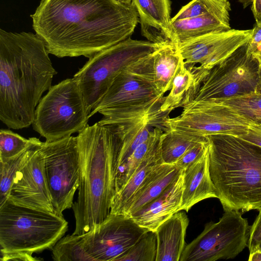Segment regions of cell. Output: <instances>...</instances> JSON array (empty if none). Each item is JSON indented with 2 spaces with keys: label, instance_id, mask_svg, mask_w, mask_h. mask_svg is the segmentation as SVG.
Masks as SVG:
<instances>
[{
  "label": "cell",
  "instance_id": "6da1fadb",
  "mask_svg": "<svg viewBox=\"0 0 261 261\" xmlns=\"http://www.w3.org/2000/svg\"><path fill=\"white\" fill-rule=\"evenodd\" d=\"M33 28L59 58L98 52L130 37L139 22L133 4L114 0H41Z\"/></svg>",
  "mask_w": 261,
  "mask_h": 261
},
{
  "label": "cell",
  "instance_id": "7a4b0ae2",
  "mask_svg": "<svg viewBox=\"0 0 261 261\" xmlns=\"http://www.w3.org/2000/svg\"><path fill=\"white\" fill-rule=\"evenodd\" d=\"M36 33L0 29V120L10 128L28 127L57 71Z\"/></svg>",
  "mask_w": 261,
  "mask_h": 261
},
{
  "label": "cell",
  "instance_id": "3957f363",
  "mask_svg": "<svg viewBox=\"0 0 261 261\" xmlns=\"http://www.w3.org/2000/svg\"><path fill=\"white\" fill-rule=\"evenodd\" d=\"M76 137L80 185L72 207L75 220L73 234L83 235L111 214L122 139L118 125L98 122L87 124Z\"/></svg>",
  "mask_w": 261,
  "mask_h": 261
},
{
  "label": "cell",
  "instance_id": "277c9868",
  "mask_svg": "<svg viewBox=\"0 0 261 261\" xmlns=\"http://www.w3.org/2000/svg\"><path fill=\"white\" fill-rule=\"evenodd\" d=\"M210 176L224 210H261V147L239 136L212 135Z\"/></svg>",
  "mask_w": 261,
  "mask_h": 261
},
{
  "label": "cell",
  "instance_id": "5b68a950",
  "mask_svg": "<svg viewBox=\"0 0 261 261\" xmlns=\"http://www.w3.org/2000/svg\"><path fill=\"white\" fill-rule=\"evenodd\" d=\"M68 228L63 215L22 206L8 198L0 205L1 260H42L33 254L51 250Z\"/></svg>",
  "mask_w": 261,
  "mask_h": 261
},
{
  "label": "cell",
  "instance_id": "8992f818",
  "mask_svg": "<svg viewBox=\"0 0 261 261\" xmlns=\"http://www.w3.org/2000/svg\"><path fill=\"white\" fill-rule=\"evenodd\" d=\"M152 84L126 69L115 79L89 115L99 113L103 124H122L150 119L162 127L169 114L160 110L165 96Z\"/></svg>",
  "mask_w": 261,
  "mask_h": 261
},
{
  "label": "cell",
  "instance_id": "52a82bcc",
  "mask_svg": "<svg viewBox=\"0 0 261 261\" xmlns=\"http://www.w3.org/2000/svg\"><path fill=\"white\" fill-rule=\"evenodd\" d=\"M164 44L129 37L89 58L73 77L83 94L89 115L122 71Z\"/></svg>",
  "mask_w": 261,
  "mask_h": 261
},
{
  "label": "cell",
  "instance_id": "ba28073f",
  "mask_svg": "<svg viewBox=\"0 0 261 261\" xmlns=\"http://www.w3.org/2000/svg\"><path fill=\"white\" fill-rule=\"evenodd\" d=\"M89 113L81 90L73 78L52 86L37 105L32 125L46 141L59 140L82 130Z\"/></svg>",
  "mask_w": 261,
  "mask_h": 261
},
{
  "label": "cell",
  "instance_id": "9c48e42d",
  "mask_svg": "<svg viewBox=\"0 0 261 261\" xmlns=\"http://www.w3.org/2000/svg\"><path fill=\"white\" fill-rule=\"evenodd\" d=\"M218 222L205 224L202 232L184 248L179 261H215L233 258L248 247L251 226L238 210H225Z\"/></svg>",
  "mask_w": 261,
  "mask_h": 261
},
{
  "label": "cell",
  "instance_id": "30bf717a",
  "mask_svg": "<svg viewBox=\"0 0 261 261\" xmlns=\"http://www.w3.org/2000/svg\"><path fill=\"white\" fill-rule=\"evenodd\" d=\"M247 42L210 70L192 100L220 101L256 91L261 71Z\"/></svg>",
  "mask_w": 261,
  "mask_h": 261
},
{
  "label": "cell",
  "instance_id": "8fae6325",
  "mask_svg": "<svg viewBox=\"0 0 261 261\" xmlns=\"http://www.w3.org/2000/svg\"><path fill=\"white\" fill-rule=\"evenodd\" d=\"M252 123L229 106L213 100L191 101L181 114L165 119L164 132L175 130L196 137L216 134L241 136Z\"/></svg>",
  "mask_w": 261,
  "mask_h": 261
},
{
  "label": "cell",
  "instance_id": "7c38bea8",
  "mask_svg": "<svg viewBox=\"0 0 261 261\" xmlns=\"http://www.w3.org/2000/svg\"><path fill=\"white\" fill-rule=\"evenodd\" d=\"M41 150L55 211L63 215L65 210L72 207L80 185L77 137L42 142Z\"/></svg>",
  "mask_w": 261,
  "mask_h": 261
},
{
  "label": "cell",
  "instance_id": "4fadbf2b",
  "mask_svg": "<svg viewBox=\"0 0 261 261\" xmlns=\"http://www.w3.org/2000/svg\"><path fill=\"white\" fill-rule=\"evenodd\" d=\"M252 29L236 30L204 35L177 46L187 68L200 85L210 70L230 56L250 38Z\"/></svg>",
  "mask_w": 261,
  "mask_h": 261
},
{
  "label": "cell",
  "instance_id": "5bb4252c",
  "mask_svg": "<svg viewBox=\"0 0 261 261\" xmlns=\"http://www.w3.org/2000/svg\"><path fill=\"white\" fill-rule=\"evenodd\" d=\"M148 230L124 214H110L83 235L84 246L93 261H118Z\"/></svg>",
  "mask_w": 261,
  "mask_h": 261
},
{
  "label": "cell",
  "instance_id": "9a60e30c",
  "mask_svg": "<svg viewBox=\"0 0 261 261\" xmlns=\"http://www.w3.org/2000/svg\"><path fill=\"white\" fill-rule=\"evenodd\" d=\"M41 143L39 140L36 143L16 173L8 199L22 206L56 213L45 175Z\"/></svg>",
  "mask_w": 261,
  "mask_h": 261
},
{
  "label": "cell",
  "instance_id": "2e32d148",
  "mask_svg": "<svg viewBox=\"0 0 261 261\" xmlns=\"http://www.w3.org/2000/svg\"><path fill=\"white\" fill-rule=\"evenodd\" d=\"M183 182L182 170L159 196L129 217L140 226L155 231L162 223L181 211Z\"/></svg>",
  "mask_w": 261,
  "mask_h": 261
},
{
  "label": "cell",
  "instance_id": "e0dca14e",
  "mask_svg": "<svg viewBox=\"0 0 261 261\" xmlns=\"http://www.w3.org/2000/svg\"><path fill=\"white\" fill-rule=\"evenodd\" d=\"M229 1L202 15L183 20L171 21V42L177 46L193 38L231 29Z\"/></svg>",
  "mask_w": 261,
  "mask_h": 261
},
{
  "label": "cell",
  "instance_id": "ac0fdd59",
  "mask_svg": "<svg viewBox=\"0 0 261 261\" xmlns=\"http://www.w3.org/2000/svg\"><path fill=\"white\" fill-rule=\"evenodd\" d=\"M138 14L142 35L155 43L171 42L169 0H133Z\"/></svg>",
  "mask_w": 261,
  "mask_h": 261
},
{
  "label": "cell",
  "instance_id": "d6986e66",
  "mask_svg": "<svg viewBox=\"0 0 261 261\" xmlns=\"http://www.w3.org/2000/svg\"><path fill=\"white\" fill-rule=\"evenodd\" d=\"M181 58L176 44L172 42L166 43L142 59L141 74L165 94L171 88L176 68Z\"/></svg>",
  "mask_w": 261,
  "mask_h": 261
},
{
  "label": "cell",
  "instance_id": "ffe728a7",
  "mask_svg": "<svg viewBox=\"0 0 261 261\" xmlns=\"http://www.w3.org/2000/svg\"><path fill=\"white\" fill-rule=\"evenodd\" d=\"M208 148L200 159L183 170L181 211L188 212L194 205L203 200L217 198L210 174Z\"/></svg>",
  "mask_w": 261,
  "mask_h": 261
},
{
  "label": "cell",
  "instance_id": "44dd1931",
  "mask_svg": "<svg viewBox=\"0 0 261 261\" xmlns=\"http://www.w3.org/2000/svg\"><path fill=\"white\" fill-rule=\"evenodd\" d=\"M189 220L184 212H177L162 223L154 231L157 241L155 261H179L185 247Z\"/></svg>",
  "mask_w": 261,
  "mask_h": 261
},
{
  "label": "cell",
  "instance_id": "7402d4cb",
  "mask_svg": "<svg viewBox=\"0 0 261 261\" xmlns=\"http://www.w3.org/2000/svg\"><path fill=\"white\" fill-rule=\"evenodd\" d=\"M182 171L175 164L162 163L156 165L136 191L124 214L130 216L156 198L178 177Z\"/></svg>",
  "mask_w": 261,
  "mask_h": 261
},
{
  "label": "cell",
  "instance_id": "603a6c76",
  "mask_svg": "<svg viewBox=\"0 0 261 261\" xmlns=\"http://www.w3.org/2000/svg\"><path fill=\"white\" fill-rule=\"evenodd\" d=\"M161 137L127 182L115 194L111 203V214H124L147 175L156 165L163 163L161 150Z\"/></svg>",
  "mask_w": 261,
  "mask_h": 261
},
{
  "label": "cell",
  "instance_id": "cb8c5ba5",
  "mask_svg": "<svg viewBox=\"0 0 261 261\" xmlns=\"http://www.w3.org/2000/svg\"><path fill=\"white\" fill-rule=\"evenodd\" d=\"M196 92L194 75L181 59L175 73L169 93L165 96L160 110L168 114L174 109L184 107L192 99Z\"/></svg>",
  "mask_w": 261,
  "mask_h": 261
},
{
  "label": "cell",
  "instance_id": "d4e9b609",
  "mask_svg": "<svg viewBox=\"0 0 261 261\" xmlns=\"http://www.w3.org/2000/svg\"><path fill=\"white\" fill-rule=\"evenodd\" d=\"M116 125L119 126L122 139L118 168L124 163L141 144L148 138L153 129H150L151 127H156V124L151 119H144L135 122Z\"/></svg>",
  "mask_w": 261,
  "mask_h": 261
},
{
  "label": "cell",
  "instance_id": "484cf974",
  "mask_svg": "<svg viewBox=\"0 0 261 261\" xmlns=\"http://www.w3.org/2000/svg\"><path fill=\"white\" fill-rule=\"evenodd\" d=\"M207 139V137H196L175 130L164 132L161 141L163 162L168 164H175L190 148Z\"/></svg>",
  "mask_w": 261,
  "mask_h": 261
},
{
  "label": "cell",
  "instance_id": "4316f807",
  "mask_svg": "<svg viewBox=\"0 0 261 261\" xmlns=\"http://www.w3.org/2000/svg\"><path fill=\"white\" fill-rule=\"evenodd\" d=\"M164 131L160 128H153L148 138L141 144L124 163L118 168L116 177V192L127 182L149 152L160 139Z\"/></svg>",
  "mask_w": 261,
  "mask_h": 261
},
{
  "label": "cell",
  "instance_id": "83f0119b",
  "mask_svg": "<svg viewBox=\"0 0 261 261\" xmlns=\"http://www.w3.org/2000/svg\"><path fill=\"white\" fill-rule=\"evenodd\" d=\"M56 261H93L86 252L83 235L67 234L61 238L51 249Z\"/></svg>",
  "mask_w": 261,
  "mask_h": 261
},
{
  "label": "cell",
  "instance_id": "f1b7e54d",
  "mask_svg": "<svg viewBox=\"0 0 261 261\" xmlns=\"http://www.w3.org/2000/svg\"><path fill=\"white\" fill-rule=\"evenodd\" d=\"M39 140L35 138L33 143L24 151L14 157L0 161V205L8 198L16 173L27 160Z\"/></svg>",
  "mask_w": 261,
  "mask_h": 261
},
{
  "label": "cell",
  "instance_id": "f546056e",
  "mask_svg": "<svg viewBox=\"0 0 261 261\" xmlns=\"http://www.w3.org/2000/svg\"><path fill=\"white\" fill-rule=\"evenodd\" d=\"M252 124H261V94L257 92L221 100Z\"/></svg>",
  "mask_w": 261,
  "mask_h": 261
},
{
  "label": "cell",
  "instance_id": "4dcf8cb0",
  "mask_svg": "<svg viewBox=\"0 0 261 261\" xmlns=\"http://www.w3.org/2000/svg\"><path fill=\"white\" fill-rule=\"evenodd\" d=\"M156 252L155 232L148 231L118 261H155Z\"/></svg>",
  "mask_w": 261,
  "mask_h": 261
},
{
  "label": "cell",
  "instance_id": "1f68e13d",
  "mask_svg": "<svg viewBox=\"0 0 261 261\" xmlns=\"http://www.w3.org/2000/svg\"><path fill=\"white\" fill-rule=\"evenodd\" d=\"M35 138L26 139L9 129L0 130V161L18 155L34 141Z\"/></svg>",
  "mask_w": 261,
  "mask_h": 261
},
{
  "label": "cell",
  "instance_id": "d6a6232c",
  "mask_svg": "<svg viewBox=\"0 0 261 261\" xmlns=\"http://www.w3.org/2000/svg\"><path fill=\"white\" fill-rule=\"evenodd\" d=\"M227 0H192L184 6L171 19L176 21L204 14L225 3Z\"/></svg>",
  "mask_w": 261,
  "mask_h": 261
},
{
  "label": "cell",
  "instance_id": "836d02e7",
  "mask_svg": "<svg viewBox=\"0 0 261 261\" xmlns=\"http://www.w3.org/2000/svg\"><path fill=\"white\" fill-rule=\"evenodd\" d=\"M208 146V138L206 140L196 143L187 150L175 165L182 170L186 169L200 159L206 152Z\"/></svg>",
  "mask_w": 261,
  "mask_h": 261
},
{
  "label": "cell",
  "instance_id": "e575fe53",
  "mask_svg": "<svg viewBox=\"0 0 261 261\" xmlns=\"http://www.w3.org/2000/svg\"><path fill=\"white\" fill-rule=\"evenodd\" d=\"M261 242V210L251 226L248 248L250 253L256 250Z\"/></svg>",
  "mask_w": 261,
  "mask_h": 261
},
{
  "label": "cell",
  "instance_id": "d590c367",
  "mask_svg": "<svg viewBox=\"0 0 261 261\" xmlns=\"http://www.w3.org/2000/svg\"><path fill=\"white\" fill-rule=\"evenodd\" d=\"M247 44L248 51L251 54H252L261 44V21L256 22L254 24L252 29L250 38Z\"/></svg>",
  "mask_w": 261,
  "mask_h": 261
},
{
  "label": "cell",
  "instance_id": "8d00e7d4",
  "mask_svg": "<svg viewBox=\"0 0 261 261\" xmlns=\"http://www.w3.org/2000/svg\"><path fill=\"white\" fill-rule=\"evenodd\" d=\"M239 137L261 147V124H251L246 134Z\"/></svg>",
  "mask_w": 261,
  "mask_h": 261
},
{
  "label": "cell",
  "instance_id": "74e56055",
  "mask_svg": "<svg viewBox=\"0 0 261 261\" xmlns=\"http://www.w3.org/2000/svg\"><path fill=\"white\" fill-rule=\"evenodd\" d=\"M251 11L256 22L261 21V0H252Z\"/></svg>",
  "mask_w": 261,
  "mask_h": 261
},
{
  "label": "cell",
  "instance_id": "f35d334b",
  "mask_svg": "<svg viewBox=\"0 0 261 261\" xmlns=\"http://www.w3.org/2000/svg\"><path fill=\"white\" fill-rule=\"evenodd\" d=\"M248 261H261V251L256 250L250 253Z\"/></svg>",
  "mask_w": 261,
  "mask_h": 261
},
{
  "label": "cell",
  "instance_id": "ab89813d",
  "mask_svg": "<svg viewBox=\"0 0 261 261\" xmlns=\"http://www.w3.org/2000/svg\"><path fill=\"white\" fill-rule=\"evenodd\" d=\"M252 55L257 60L261 71V44L258 46L256 50L252 54Z\"/></svg>",
  "mask_w": 261,
  "mask_h": 261
},
{
  "label": "cell",
  "instance_id": "60d3db41",
  "mask_svg": "<svg viewBox=\"0 0 261 261\" xmlns=\"http://www.w3.org/2000/svg\"><path fill=\"white\" fill-rule=\"evenodd\" d=\"M242 5L244 8L251 4L252 0H238Z\"/></svg>",
  "mask_w": 261,
  "mask_h": 261
},
{
  "label": "cell",
  "instance_id": "b9f144b4",
  "mask_svg": "<svg viewBox=\"0 0 261 261\" xmlns=\"http://www.w3.org/2000/svg\"><path fill=\"white\" fill-rule=\"evenodd\" d=\"M116 2L124 4V5H130L133 4V0H114Z\"/></svg>",
  "mask_w": 261,
  "mask_h": 261
},
{
  "label": "cell",
  "instance_id": "7bdbcfd3",
  "mask_svg": "<svg viewBox=\"0 0 261 261\" xmlns=\"http://www.w3.org/2000/svg\"><path fill=\"white\" fill-rule=\"evenodd\" d=\"M256 92H257L258 93L261 94V77H260L259 83L258 84V86L257 87Z\"/></svg>",
  "mask_w": 261,
  "mask_h": 261
},
{
  "label": "cell",
  "instance_id": "ee69618b",
  "mask_svg": "<svg viewBox=\"0 0 261 261\" xmlns=\"http://www.w3.org/2000/svg\"><path fill=\"white\" fill-rule=\"evenodd\" d=\"M256 250H259V251H261V242H260V243L259 244L258 246H257V248H256Z\"/></svg>",
  "mask_w": 261,
  "mask_h": 261
}]
</instances>
